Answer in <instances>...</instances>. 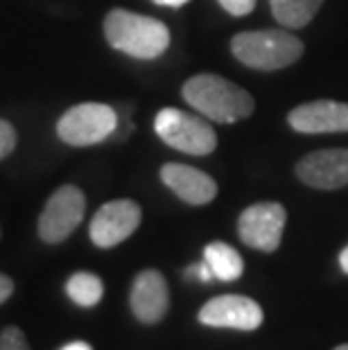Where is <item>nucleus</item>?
<instances>
[{"mask_svg": "<svg viewBox=\"0 0 348 350\" xmlns=\"http://www.w3.org/2000/svg\"><path fill=\"white\" fill-rule=\"evenodd\" d=\"M183 100L213 122L233 124L254 113L256 102L238 84L219 75H195L181 88Z\"/></svg>", "mask_w": 348, "mask_h": 350, "instance_id": "f257e3e1", "label": "nucleus"}, {"mask_svg": "<svg viewBox=\"0 0 348 350\" xmlns=\"http://www.w3.org/2000/svg\"><path fill=\"white\" fill-rule=\"evenodd\" d=\"M105 36L111 48L136 59H157L170 48V29L165 23L127 10H111L107 14Z\"/></svg>", "mask_w": 348, "mask_h": 350, "instance_id": "f03ea898", "label": "nucleus"}, {"mask_svg": "<svg viewBox=\"0 0 348 350\" xmlns=\"http://www.w3.org/2000/svg\"><path fill=\"white\" fill-rule=\"evenodd\" d=\"M231 52L240 64L254 70H280L299 62L303 43L285 29L240 32L231 39Z\"/></svg>", "mask_w": 348, "mask_h": 350, "instance_id": "7ed1b4c3", "label": "nucleus"}, {"mask_svg": "<svg viewBox=\"0 0 348 350\" xmlns=\"http://www.w3.org/2000/svg\"><path fill=\"white\" fill-rule=\"evenodd\" d=\"M154 129L165 145L190 156H209L217 147L213 126L179 109H161L154 120Z\"/></svg>", "mask_w": 348, "mask_h": 350, "instance_id": "20e7f679", "label": "nucleus"}, {"mask_svg": "<svg viewBox=\"0 0 348 350\" xmlns=\"http://www.w3.org/2000/svg\"><path fill=\"white\" fill-rule=\"evenodd\" d=\"M118 129V113L113 107L100 102H84L70 107L57 122V136L66 145L88 147L98 145Z\"/></svg>", "mask_w": 348, "mask_h": 350, "instance_id": "39448f33", "label": "nucleus"}, {"mask_svg": "<svg viewBox=\"0 0 348 350\" xmlns=\"http://www.w3.org/2000/svg\"><path fill=\"white\" fill-rule=\"evenodd\" d=\"M86 197L77 185H62L53 192L39 217V235L46 244H59L84 219Z\"/></svg>", "mask_w": 348, "mask_h": 350, "instance_id": "423d86ee", "label": "nucleus"}, {"mask_svg": "<svg viewBox=\"0 0 348 350\" xmlns=\"http://www.w3.org/2000/svg\"><path fill=\"white\" fill-rule=\"evenodd\" d=\"M285 221H287L285 208L276 204V201L254 204V206H249L238 219L240 240L251 249L271 253L280 247Z\"/></svg>", "mask_w": 348, "mask_h": 350, "instance_id": "0eeeda50", "label": "nucleus"}, {"mask_svg": "<svg viewBox=\"0 0 348 350\" xmlns=\"http://www.w3.org/2000/svg\"><path fill=\"white\" fill-rule=\"evenodd\" d=\"M140 219H143V213H140V206L136 201L131 199L109 201V204H105L93 215L88 235H91L95 247L100 249L118 247L120 242L131 237V233L140 226Z\"/></svg>", "mask_w": 348, "mask_h": 350, "instance_id": "6e6552de", "label": "nucleus"}, {"mask_svg": "<svg viewBox=\"0 0 348 350\" xmlns=\"http://www.w3.org/2000/svg\"><path fill=\"white\" fill-rule=\"evenodd\" d=\"M199 321L211 327L231 330H256L263 325V308L247 296L226 294L211 299L199 310Z\"/></svg>", "mask_w": 348, "mask_h": 350, "instance_id": "1a4fd4ad", "label": "nucleus"}, {"mask_svg": "<svg viewBox=\"0 0 348 350\" xmlns=\"http://www.w3.org/2000/svg\"><path fill=\"white\" fill-rule=\"evenodd\" d=\"M296 176L317 190L344 188L348 185V150H319L303 156Z\"/></svg>", "mask_w": 348, "mask_h": 350, "instance_id": "9d476101", "label": "nucleus"}, {"mask_svg": "<svg viewBox=\"0 0 348 350\" xmlns=\"http://www.w3.org/2000/svg\"><path fill=\"white\" fill-rule=\"evenodd\" d=\"M287 122L299 133H344L348 131V104L317 100L290 111Z\"/></svg>", "mask_w": 348, "mask_h": 350, "instance_id": "9b49d317", "label": "nucleus"}, {"mask_svg": "<svg viewBox=\"0 0 348 350\" xmlns=\"http://www.w3.org/2000/svg\"><path fill=\"white\" fill-rule=\"evenodd\" d=\"M131 312L140 323H159L168 312L170 292L163 273L157 269H145L136 275L131 285Z\"/></svg>", "mask_w": 348, "mask_h": 350, "instance_id": "f8f14e48", "label": "nucleus"}, {"mask_svg": "<svg viewBox=\"0 0 348 350\" xmlns=\"http://www.w3.org/2000/svg\"><path fill=\"white\" fill-rule=\"evenodd\" d=\"M161 178L176 197L190 206H206L217 197V183L197 167L168 163L161 167Z\"/></svg>", "mask_w": 348, "mask_h": 350, "instance_id": "ddd939ff", "label": "nucleus"}, {"mask_svg": "<svg viewBox=\"0 0 348 350\" xmlns=\"http://www.w3.org/2000/svg\"><path fill=\"white\" fill-rule=\"evenodd\" d=\"M204 262L211 267L213 275L217 280L233 282L238 280L244 271V260L231 244L224 242H211L204 249Z\"/></svg>", "mask_w": 348, "mask_h": 350, "instance_id": "4468645a", "label": "nucleus"}, {"mask_svg": "<svg viewBox=\"0 0 348 350\" xmlns=\"http://www.w3.org/2000/svg\"><path fill=\"white\" fill-rule=\"evenodd\" d=\"M273 18L283 27L299 29L306 27L314 14L319 12L323 0H269Z\"/></svg>", "mask_w": 348, "mask_h": 350, "instance_id": "2eb2a0df", "label": "nucleus"}, {"mask_svg": "<svg viewBox=\"0 0 348 350\" xmlns=\"http://www.w3.org/2000/svg\"><path fill=\"white\" fill-rule=\"evenodd\" d=\"M66 294L79 308H93V305H98L102 301L105 285H102V280L95 273L77 271L66 282Z\"/></svg>", "mask_w": 348, "mask_h": 350, "instance_id": "dca6fc26", "label": "nucleus"}, {"mask_svg": "<svg viewBox=\"0 0 348 350\" xmlns=\"http://www.w3.org/2000/svg\"><path fill=\"white\" fill-rule=\"evenodd\" d=\"M0 350H29L23 330L16 325H7L0 334Z\"/></svg>", "mask_w": 348, "mask_h": 350, "instance_id": "f3484780", "label": "nucleus"}, {"mask_svg": "<svg viewBox=\"0 0 348 350\" xmlns=\"http://www.w3.org/2000/svg\"><path fill=\"white\" fill-rule=\"evenodd\" d=\"M16 129L7 122V120H0V159L10 156L16 147Z\"/></svg>", "mask_w": 348, "mask_h": 350, "instance_id": "a211bd4d", "label": "nucleus"}, {"mask_svg": "<svg viewBox=\"0 0 348 350\" xmlns=\"http://www.w3.org/2000/svg\"><path fill=\"white\" fill-rule=\"evenodd\" d=\"M222 5V10H226L231 16H247L254 12L256 0H217Z\"/></svg>", "mask_w": 348, "mask_h": 350, "instance_id": "6ab92c4d", "label": "nucleus"}, {"mask_svg": "<svg viewBox=\"0 0 348 350\" xmlns=\"http://www.w3.org/2000/svg\"><path fill=\"white\" fill-rule=\"evenodd\" d=\"M186 278H190V280H202V282H211L215 275L211 271V267L206 265V262H202V265L188 267V269H186Z\"/></svg>", "mask_w": 348, "mask_h": 350, "instance_id": "aec40b11", "label": "nucleus"}, {"mask_svg": "<svg viewBox=\"0 0 348 350\" xmlns=\"http://www.w3.org/2000/svg\"><path fill=\"white\" fill-rule=\"evenodd\" d=\"M14 294V280L10 275L0 273V303H5Z\"/></svg>", "mask_w": 348, "mask_h": 350, "instance_id": "412c9836", "label": "nucleus"}, {"mask_svg": "<svg viewBox=\"0 0 348 350\" xmlns=\"http://www.w3.org/2000/svg\"><path fill=\"white\" fill-rule=\"evenodd\" d=\"M152 3H157V5H163V7H172V10H179V7L188 5L190 0H152Z\"/></svg>", "mask_w": 348, "mask_h": 350, "instance_id": "4be33fe9", "label": "nucleus"}, {"mask_svg": "<svg viewBox=\"0 0 348 350\" xmlns=\"http://www.w3.org/2000/svg\"><path fill=\"white\" fill-rule=\"evenodd\" d=\"M62 350H93L86 341H72V344H66Z\"/></svg>", "mask_w": 348, "mask_h": 350, "instance_id": "5701e85b", "label": "nucleus"}, {"mask_svg": "<svg viewBox=\"0 0 348 350\" xmlns=\"http://www.w3.org/2000/svg\"><path fill=\"white\" fill-rule=\"evenodd\" d=\"M339 267H342V271L348 273V247L339 253Z\"/></svg>", "mask_w": 348, "mask_h": 350, "instance_id": "b1692460", "label": "nucleus"}, {"mask_svg": "<svg viewBox=\"0 0 348 350\" xmlns=\"http://www.w3.org/2000/svg\"><path fill=\"white\" fill-rule=\"evenodd\" d=\"M335 350H348V344H342V346H337Z\"/></svg>", "mask_w": 348, "mask_h": 350, "instance_id": "393cba45", "label": "nucleus"}]
</instances>
